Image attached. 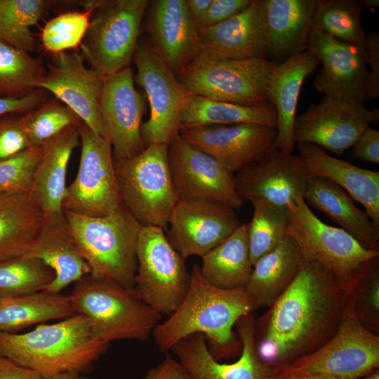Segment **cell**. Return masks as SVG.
<instances>
[{
  "label": "cell",
  "mask_w": 379,
  "mask_h": 379,
  "mask_svg": "<svg viewBox=\"0 0 379 379\" xmlns=\"http://www.w3.org/2000/svg\"><path fill=\"white\" fill-rule=\"evenodd\" d=\"M43 62L0 39V98H21L38 89Z\"/></svg>",
  "instance_id": "8d00e7d4"
},
{
  "label": "cell",
  "mask_w": 379,
  "mask_h": 379,
  "mask_svg": "<svg viewBox=\"0 0 379 379\" xmlns=\"http://www.w3.org/2000/svg\"><path fill=\"white\" fill-rule=\"evenodd\" d=\"M234 209L207 199L179 200L165 231L171 246L183 258H202L241 225Z\"/></svg>",
  "instance_id": "9a60e30c"
},
{
  "label": "cell",
  "mask_w": 379,
  "mask_h": 379,
  "mask_svg": "<svg viewBox=\"0 0 379 379\" xmlns=\"http://www.w3.org/2000/svg\"><path fill=\"white\" fill-rule=\"evenodd\" d=\"M252 0H213L204 15L197 22L198 28L221 23L246 8Z\"/></svg>",
  "instance_id": "bcb514c9"
},
{
  "label": "cell",
  "mask_w": 379,
  "mask_h": 379,
  "mask_svg": "<svg viewBox=\"0 0 379 379\" xmlns=\"http://www.w3.org/2000/svg\"><path fill=\"white\" fill-rule=\"evenodd\" d=\"M32 147L20 114L0 117V161Z\"/></svg>",
  "instance_id": "f6af8a7d"
},
{
  "label": "cell",
  "mask_w": 379,
  "mask_h": 379,
  "mask_svg": "<svg viewBox=\"0 0 379 379\" xmlns=\"http://www.w3.org/2000/svg\"><path fill=\"white\" fill-rule=\"evenodd\" d=\"M147 14L149 41L177 75L199 52V28L186 1H153Z\"/></svg>",
  "instance_id": "603a6c76"
},
{
  "label": "cell",
  "mask_w": 379,
  "mask_h": 379,
  "mask_svg": "<svg viewBox=\"0 0 379 379\" xmlns=\"http://www.w3.org/2000/svg\"><path fill=\"white\" fill-rule=\"evenodd\" d=\"M135 290L161 316H169L184 298L190 283L185 258L168 242L165 232L142 226L137 247Z\"/></svg>",
  "instance_id": "8fae6325"
},
{
  "label": "cell",
  "mask_w": 379,
  "mask_h": 379,
  "mask_svg": "<svg viewBox=\"0 0 379 379\" xmlns=\"http://www.w3.org/2000/svg\"><path fill=\"white\" fill-rule=\"evenodd\" d=\"M105 80L101 74L88 68L81 55L72 50L52 55L38 88L52 93L94 133L107 139L100 109Z\"/></svg>",
  "instance_id": "e0dca14e"
},
{
  "label": "cell",
  "mask_w": 379,
  "mask_h": 379,
  "mask_svg": "<svg viewBox=\"0 0 379 379\" xmlns=\"http://www.w3.org/2000/svg\"><path fill=\"white\" fill-rule=\"evenodd\" d=\"M299 155L312 177L326 178L361 203L370 219L379 225V172L354 166L329 155L311 143H296Z\"/></svg>",
  "instance_id": "83f0119b"
},
{
  "label": "cell",
  "mask_w": 379,
  "mask_h": 379,
  "mask_svg": "<svg viewBox=\"0 0 379 379\" xmlns=\"http://www.w3.org/2000/svg\"><path fill=\"white\" fill-rule=\"evenodd\" d=\"M258 308L245 288L222 289L207 282L194 265L188 290L168 318L154 328L152 336L160 351L168 352L182 338L204 334L217 361L239 357L242 344L233 328L244 315Z\"/></svg>",
  "instance_id": "7a4b0ae2"
},
{
  "label": "cell",
  "mask_w": 379,
  "mask_h": 379,
  "mask_svg": "<svg viewBox=\"0 0 379 379\" xmlns=\"http://www.w3.org/2000/svg\"><path fill=\"white\" fill-rule=\"evenodd\" d=\"M239 124H261L277 128L276 109L272 105L246 106L192 93L187 96L181 114V131L205 126Z\"/></svg>",
  "instance_id": "836d02e7"
},
{
  "label": "cell",
  "mask_w": 379,
  "mask_h": 379,
  "mask_svg": "<svg viewBox=\"0 0 379 379\" xmlns=\"http://www.w3.org/2000/svg\"><path fill=\"white\" fill-rule=\"evenodd\" d=\"M79 131L81 144L79 169L67 186L62 209L89 217L108 215L123 206L112 145L83 122Z\"/></svg>",
  "instance_id": "4fadbf2b"
},
{
  "label": "cell",
  "mask_w": 379,
  "mask_h": 379,
  "mask_svg": "<svg viewBox=\"0 0 379 379\" xmlns=\"http://www.w3.org/2000/svg\"><path fill=\"white\" fill-rule=\"evenodd\" d=\"M262 379H334L333 378L312 375H298L291 373H285L280 372H272L270 374L265 376Z\"/></svg>",
  "instance_id": "db71d44e"
},
{
  "label": "cell",
  "mask_w": 379,
  "mask_h": 379,
  "mask_svg": "<svg viewBox=\"0 0 379 379\" xmlns=\"http://www.w3.org/2000/svg\"><path fill=\"white\" fill-rule=\"evenodd\" d=\"M365 50L367 55L366 65L371 67L368 73V98L378 99L379 97V34L373 32L366 35Z\"/></svg>",
  "instance_id": "681fc988"
},
{
  "label": "cell",
  "mask_w": 379,
  "mask_h": 379,
  "mask_svg": "<svg viewBox=\"0 0 379 379\" xmlns=\"http://www.w3.org/2000/svg\"><path fill=\"white\" fill-rule=\"evenodd\" d=\"M317 1L263 0L266 59L281 63L307 50Z\"/></svg>",
  "instance_id": "4316f807"
},
{
  "label": "cell",
  "mask_w": 379,
  "mask_h": 379,
  "mask_svg": "<svg viewBox=\"0 0 379 379\" xmlns=\"http://www.w3.org/2000/svg\"><path fill=\"white\" fill-rule=\"evenodd\" d=\"M46 379H88L82 373L77 372H65L53 375Z\"/></svg>",
  "instance_id": "11a10c76"
},
{
  "label": "cell",
  "mask_w": 379,
  "mask_h": 379,
  "mask_svg": "<svg viewBox=\"0 0 379 379\" xmlns=\"http://www.w3.org/2000/svg\"><path fill=\"white\" fill-rule=\"evenodd\" d=\"M79 128L67 130L41 147L30 192L45 216L63 213L67 169L72 153L79 144Z\"/></svg>",
  "instance_id": "f546056e"
},
{
  "label": "cell",
  "mask_w": 379,
  "mask_h": 379,
  "mask_svg": "<svg viewBox=\"0 0 379 379\" xmlns=\"http://www.w3.org/2000/svg\"><path fill=\"white\" fill-rule=\"evenodd\" d=\"M304 263L298 246L287 234L274 250L253 265L245 289L258 307H269L293 281Z\"/></svg>",
  "instance_id": "4dcf8cb0"
},
{
  "label": "cell",
  "mask_w": 379,
  "mask_h": 379,
  "mask_svg": "<svg viewBox=\"0 0 379 379\" xmlns=\"http://www.w3.org/2000/svg\"><path fill=\"white\" fill-rule=\"evenodd\" d=\"M50 93L38 88L21 98H0V117L6 114H23L44 102Z\"/></svg>",
  "instance_id": "c3c4849f"
},
{
  "label": "cell",
  "mask_w": 379,
  "mask_h": 379,
  "mask_svg": "<svg viewBox=\"0 0 379 379\" xmlns=\"http://www.w3.org/2000/svg\"><path fill=\"white\" fill-rule=\"evenodd\" d=\"M142 379H190V378L177 359L167 352L162 361L149 369Z\"/></svg>",
  "instance_id": "f907efd6"
},
{
  "label": "cell",
  "mask_w": 379,
  "mask_h": 379,
  "mask_svg": "<svg viewBox=\"0 0 379 379\" xmlns=\"http://www.w3.org/2000/svg\"><path fill=\"white\" fill-rule=\"evenodd\" d=\"M379 110L364 105H354L324 95L319 103L310 105L296 117L295 143H311L340 156L352 147L359 135L378 124Z\"/></svg>",
  "instance_id": "2e32d148"
},
{
  "label": "cell",
  "mask_w": 379,
  "mask_h": 379,
  "mask_svg": "<svg viewBox=\"0 0 379 379\" xmlns=\"http://www.w3.org/2000/svg\"><path fill=\"white\" fill-rule=\"evenodd\" d=\"M364 10L362 0H318L312 30L364 48L366 35L360 20Z\"/></svg>",
  "instance_id": "d590c367"
},
{
  "label": "cell",
  "mask_w": 379,
  "mask_h": 379,
  "mask_svg": "<svg viewBox=\"0 0 379 379\" xmlns=\"http://www.w3.org/2000/svg\"><path fill=\"white\" fill-rule=\"evenodd\" d=\"M312 175L300 155L273 147L234 175L236 190L243 200L263 201L278 207L305 194Z\"/></svg>",
  "instance_id": "d6986e66"
},
{
  "label": "cell",
  "mask_w": 379,
  "mask_h": 379,
  "mask_svg": "<svg viewBox=\"0 0 379 379\" xmlns=\"http://www.w3.org/2000/svg\"><path fill=\"white\" fill-rule=\"evenodd\" d=\"M303 199L350 234L363 248L379 251V225L354 203L352 197L332 181L312 177Z\"/></svg>",
  "instance_id": "f1b7e54d"
},
{
  "label": "cell",
  "mask_w": 379,
  "mask_h": 379,
  "mask_svg": "<svg viewBox=\"0 0 379 379\" xmlns=\"http://www.w3.org/2000/svg\"><path fill=\"white\" fill-rule=\"evenodd\" d=\"M359 379H379V368Z\"/></svg>",
  "instance_id": "6f0895ef"
},
{
  "label": "cell",
  "mask_w": 379,
  "mask_h": 379,
  "mask_svg": "<svg viewBox=\"0 0 379 379\" xmlns=\"http://www.w3.org/2000/svg\"><path fill=\"white\" fill-rule=\"evenodd\" d=\"M255 312L237 322L235 327L241 341L238 359L231 364L220 363L210 353L202 333L191 334L171 349L190 379H262L272 373L258 356L254 338Z\"/></svg>",
  "instance_id": "ffe728a7"
},
{
  "label": "cell",
  "mask_w": 379,
  "mask_h": 379,
  "mask_svg": "<svg viewBox=\"0 0 379 379\" xmlns=\"http://www.w3.org/2000/svg\"><path fill=\"white\" fill-rule=\"evenodd\" d=\"M0 379H46L37 372L0 355Z\"/></svg>",
  "instance_id": "816d5d0a"
},
{
  "label": "cell",
  "mask_w": 379,
  "mask_h": 379,
  "mask_svg": "<svg viewBox=\"0 0 379 379\" xmlns=\"http://www.w3.org/2000/svg\"><path fill=\"white\" fill-rule=\"evenodd\" d=\"M123 205L142 226L164 232L179 201L168 161V145L152 144L131 159L114 157Z\"/></svg>",
  "instance_id": "52a82bcc"
},
{
  "label": "cell",
  "mask_w": 379,
  "mask_h": 379,
  "mask_svg": "<svg viewBox=\"0 0 379 379\" xmlns=\"http://www.w3.org/2000/svg\"><path fill=\"white\" fill-rule=\"evenodd\" d=\"M349 288L321 266L305 263L293 281L254 325L255 347L274 371L310 354L336 332Z\"/></svg>",
  "instance_id": "6da1fadb"
},
{
  "label": "cell",
  "mask_w": 379,
  "mask_h": 379,
  "mask_svg": "<svg viewBox=\"0 0 379 379\" xmlns=\"http://www.w3.org/2000/svg\"><path fill=\"white\" fill-rule=\"evenodd\" d=\"M307 50L322 64L313 81L318 91L336 100L364 105L368 88L367 55L364 48L312 30Z\"/></svg>",
  "instance_id": "ac0fdd59"
},
{
  "label": "cell",
  "mask_w": 379,
  "mask_h": 379,
  "mask_svg": "<svg viewBox=\"0 0 379 379\" xmlns=\"http://www.w3.org/2000/svg\"><path fill=\"white\" fill-rule=\"evenodd\" d=\"M288 230L305 261L321 266L348 288L360 266L379 256L363 248L341 228L326 225L310 210L302 196L286 205Z\"/></svg>",
  "instance_id": "ba28073f"
},
{
  "label": "cell",
  "mask_w": 379,
  "mask_h": 379,
  "mask_svg": "<svg viewBox=\"0 0 379 379\" xmlns=\"http://www.w3.org/2000/svg\"><path fill=\"white\" fill-rule=\"evenodd\" d=\"M83 4L84 11H69L59 14L44 27L41 41L52 55L72 51L79 46L88 27L91 16L100 0Z\"/></svg>",
  "instance_id": "b9f144b4"
},
{
  "label": "cell",
  "mask_w": 379,
  "mask_h": 379,
  "mask_svg": "<svg viewBox=\"0 0 379 379\" xmlns=\"http://www.w3.org/2000/svg\"><path fill=\"white\" fill-rule=\"evenodd\" d=\"M100 109L114 157L131 159L145 148L140 132L144 98L135 88L130 67L106 78Z\"/></svg>",
  "instance_id": "44dd1931"
},
{
  "label": "cell",
  "mask_w": 379,
  "mask_h": 379,
  "mask_svg": "<svg viewBox=\"0 0 379 379\" xmlns=\"http://www.w3.org/2000/svg\"><path fill=\"white\" fill-rule=\"evenodd\" d=\"M204 279L222 289L245 288L253 272L248 224L242 223L228 238L202 258Z\"/></svg>",
  "instance_id": "d6a6232c"
},
{
  "label": "cell",
  "mask_w": 379,
  "mask_h": 379,
  "mask_svg": "<svg viewBox=\"0 0 379 379\" xmlns=\"http://www.w3.org/2000/svg\"><path fill=\"white\" fill-rule=\"evenodd\" d=\"M77 314L69 295L38 291L0 299V333H16L31 325Z\"/></svg>",
  "instance_id": "e575fe53"
},
{
  "label": "cell",
  "mask_w": 379,
  "mask_h": 379,
  "mask_svg": "<svg viewBox=\"0 0 379 379\" xmlns=\"http://www.w3.org/2000/svg\"><path fill=\"white\" fill-rule=\"evenodd\" d=\"M69 232L95 278L134 288L142 225L123 205L103 217L63 211Z\"/></svg>",
  "instance_id": "277c9868"
},
{
  "label": "cell",
  "mask_w": 379,
  "mask_h": 379,
  "mask_svg": "<svg viewBox=\"0 0 379 379\" xmlns=\"http://www.w3.org/2000/svg\"><path fill=\"white\" fill-rule=\"evenodd\" d=\"M187 8L197 25L204 15L213 0H185Z\"/></svg>",
  "instance_id": "f5cc1de1"
},
{
  "label": "cell",
  "mask_w": 379,
  "mask_h": 379,
  "mask_svg": "<svg viewBox=\"0 0 379 379\" xmlns=\"http://www.w3.org/2000/svg\"><path fill=\"white\" fill-rule=\"evenodd\" d=\"M351 157L373 164L379 163V131L368 126L354 142Z\"/></svg>",
  "instance_id": "7dc6e473"
},
{
  "label": "cell",
  "mask_w": 379,
  "mask_h": 379,
  "mask_svg": "<svg viewBox=\"0 0 379 379\" xmlns=\"http://www.w3.org/2000/svg\"><path fill=\"white\" fill-rule=\"evenodd\" d=\"M109 346L93 335L88 319L80 314L24 333H0V355L46 379L65 372H90Z\"/></svg>",
  "instance_id": "3957f363"
},
{
  "label": "cell",
  "mask_w": 379,
  "mask_h": 379,
  "mask_svg": "<svg viewBox=\"0 0 379 379\" xmlns=\"http://www.w3.org/2000/svg\"><path fill=\"white\" fill-rule=\"evenodd\" d=\"M319 63L306 50L274 67L267 91L268 100L277 115V135L272 147L282 152L292 154L295 147L293 131L300 92L306 77Z\"/></svg>",
  "instance_id": "484cf974"
},
{
  "label": "cell",
  "mask_w": 379,
  "mask_h": 379,
  "mask_svg": "<svg viewBox=\"0 0 379 379\" xmlns=\"http://www.w3.org/2000/svg\"><path fill=\"white\" fill-rule=\"evenodd\" d=\"M24 255L39 259L54 272V279L43 291L48 293H60L91 272L69 232L64 213L45 216L40 232Z\"/></svg>",
  "instance_id": "d4e9b609"
},
{
  "label": "cell",
  "mask_w": 379,
  "mask_h": 379,
  "mask_svg": "<svg viewBox=\"0 0 379 379\" xmlns=\"http://www.w3.org/2000/svg\"><path fill=\"white\" fill-rule=\"evenodd\" d=\"M41 147H30L0 161V193L30 191Z\"/></svg>",
  "instance_id": "ee69618b"
},
{
  "label": "cell",
  "mask_w": 379,
  "mask_h": 379,
  "mask_svg": "<svg viewBox=\"0 0 379 379\" xmlns=\"http://www.w3.org/2000/svg\"><path fill=\"white\" fill-rule=\"evenodd\" d=\"M55 4L46 0H0V39L27 53L36 48L31 31Z\"/></svg>",
  "instance_id": "74e56055"
},
{
  "label": "cell",
  "mask_w": 379,
  "mask_h": 379,
  "mask_svg": "<svg viewBox=\"0 0 379 379\" xmlns=\"http://www.w3.org/2000/svg\"><path fill=\"white\" fill-rule=\"evenodd\" d=\"M180 135L234 173L270 149L277 130L261 124H239L197 127L182 130Z\"/></svg>",
  "instance_id": "7402d4cb"
},
{
  "label": "cell",
  "mask_w": 379,
  "mask_h": 379,
  "mask_svg": "<svg viewBox=\"0 0 379 379\" xmlns=\"http://www.w3.org/2000/svg\"><path fill=\"white\" fill-rule=\"evenodd\" d=\"M20 117L31 146L36 147H41L48 140L82 123L75 112L55 98H49Z\"/></svg>",
  "instance_id": "ab89813d"
},
{
  "label": "cell",
  "mask_w": 379,
  "mask_h": 379,
  "mask_svg": "<svg viewBox=\"0 0 379 379\" xmlns=\"http://www.w3.org/2000/svg\"><path fill=\"white\" fill-rule=\"evenodd\" d=\"M44 219L30 191L0 193V262L24 255Z\"/></svg>",
  "instance_id": "1f68e13d"
},
{
  "label": "cell",
  "mask_w": 379,
  "mask_h": 379,
  "mask_svg": "<svg viewBox=\"0 0 379 379\" xmlns=\"http://www.w3.org/2000/svg\"><path fill=\"white\" fill-rule=\"evenodd\" d=\"M133 60L136 81L145 91L150 107L149 118L140 129L144 145H168L180 133L182 110L190 93L149 40L138 42Z\"/></svg>",
  "instance_id": "7c38bea8"
},
{
  "label": "cell",
  "mask_w": 379,
  "mask_h": 379,
  "mask_svg": "<svg viewBox=\"0 0 379 379\" xmlns=\"http://www.w3.org/2000/svg\"><path fill=\"white\" fill-rule=\"evenodd\" d=\"M147 5V0H100L79 46L91 68L107 78L130 67Z\"/></svg>",
  "instance_id": "9c48e42d"
},
{
  "label": "cell",
  "mask_w": 379,
  "mask_h": 379,
  "mask_svg": "<svg viewBox=\"0 0 379 379\" xmlns=\"http://www.w3.org/2000/svg\"><path fill=\"white\" fill-rule=\"evenodd\" d=\"M253 213L248 224V244L252 265L274 250L287 234L286 207L252 201Z\"/></svg>",
  "instance_id": "60d3db41"
},
{
  "label": "cell",
  "mask_w": 379,
  "mask_h": 379,
  "mask_svg": "<svg viewBox=\"0 0 379 379\" xmlns=\"http://www.w3.org/2000/svg\"><path fill=\"white\" fill-rule=\"evenodd\" d=\"M364 9L376 8L379 6L378 0H362Z\"/></svg>",
  "instance_id": "9f6ffc18"
},
{
  "label": "cell",
  "mask_w": 379,
  "mask_h": 379,
  "mask_svg": "<svg viewBox=\"0 0 379 379\" xmlns=\"http://www.w3.org/2000/svg\"><path fill=\"white\" fill-rule=\"evenodd\" d=\"M276 63L265 58L227 59L198 53L177 75L192 94L246 106L271 105L267 91Z\"/></svg>",
  "instance_id": "8992f818"
},
{
  "label": "cell",
  "mask_w": 379,
  "mask_h": 379,
  "mask_svg": "<svg viewBox=\"0 0 379 379\" xmlns=\"http://www.w3.org/2000/svg\"><path fill=\"white\" fill-rule=\"evenodd\" d=\"M168 161L179 200H211L234 210L242 206L233 173L180 134L168 145Z\"/></svg>",
  "instance_id": "5bb4252c"
},
{
  "label": "cell",
  "mask_w": 379,
  "mask_h": 379,
  "mask_svg": "<svg viewBox=\"0 0 379 379\" xmlns=\"http://www.w3.org/2000/svg\"><path fill=\"white\" fill-rule=\"evenodd\" d=\"M355 315L369 331L379 333V256L364 262L349 287Z\"/></svg>",
  "instance_id": "7bdbcfd3"
},
{
  "label": "cell",
  "mask_w": 379,
  "mask_h": 379,
  "mask_svg": "<svg viewBox=\"0 0 379 379\" xmlns=\"http://www.w3.org/2000/svg\"><path fill=\"white\" fill-rule=\"evenodd\" d=\"M198 49V53L221 58H265L263 0H252L246 8L231 18L199 28Z\"/></svg>",
  "instance_id": "cb8c5ba5"
},
{
  "label": "cell",
  "mask_w": 379,
  "mask_h": 379,
  "mask_svg": "<svg viewBox=\"0 0 379 379\" xmlns=\"http://www.w3.org/2000/svg\"><path fill=\"white\" fill-rule=\"evenodd\" d=\"M379 368V335L357 318L348 298L334 335L320 348L272 372L359 379Z\"/></svg>",
  "instance_id": "30bf717a"
},
{
  "label": "cell",
  "mask_w": 379,
  "mask_h": 379,
  "mask_svg": "<svg viewBox=\"0 0 379 379\" xmlns=\"http://www.w3.org/2000/svg\"><path fill=\"white\" fill-rule=\"evenodd\" d=\"M55 277L39 259L25 255L0 262V299L42 291Z\"/></svg>",
  "instance_id": "f35d334b"
},
{
  "label": "cell",
  "mask_w": 379,
  "mask_h": 379,
  "mask_svg": "<svg viewBox=\"0 0 379 379\" xmlns=\"http://www.w3.org/2000/svg\"><path fill=\"white\" fill-rule=\"evenodd\" d=\"M77 314L88 321L93 335L107 343L118 340H145L161 315L145 304L135 288L85 275L69 295Z\"/></svg>",
  "instance_id": "5b68a950"
}]
</instances>
